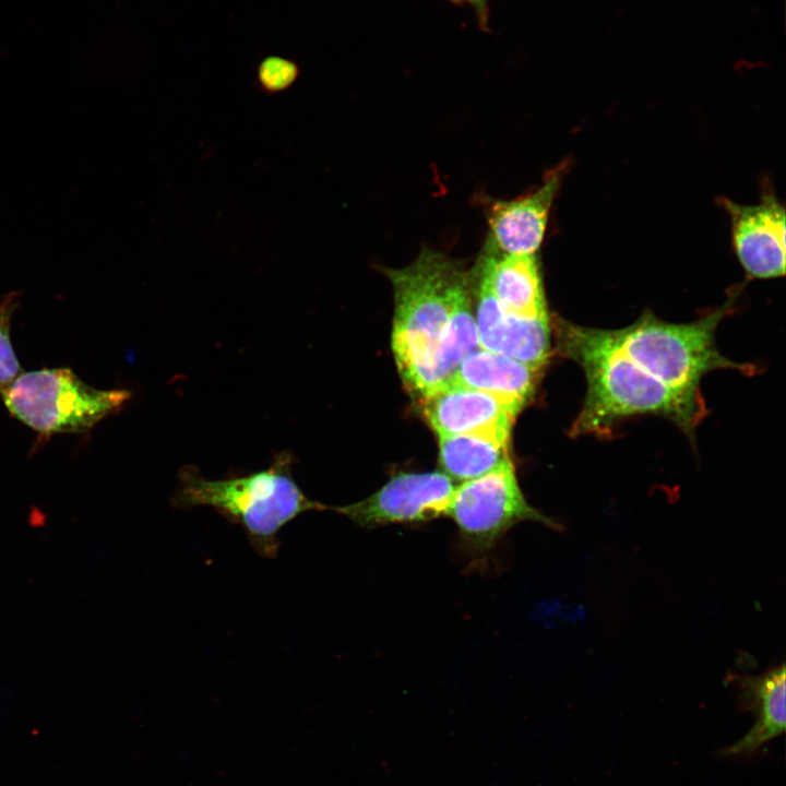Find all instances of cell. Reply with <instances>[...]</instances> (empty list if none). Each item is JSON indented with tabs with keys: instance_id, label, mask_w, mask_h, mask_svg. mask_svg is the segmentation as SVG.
<instances>
[{
	"instance_id": "cell-15",
	"label": "cell",
	"mask_w": 786,
	"mask_h": 786,
	"mask_svg": "<svg viewBox=\"0 0 786 786\" xmlns=\"http://www.w3.org/2000/svg\"><path fill=\"white\" fill-rule=\"evenodd\" d=\"M491 286L501 307L524 318L549 319L536 254H498L492 260Z\"/></svg>"
},
{
	"instance_id": "cell-10",
	"label": "cell",
	"mask_w": 786,
	"mask_h": 786,
	"mask_svg": "<svg viewBox=\"0 0 786 786\" xmlns=\"http://www.w3.org/2000/svg\"><path fill=\"white\" fill-rule=\"evenodd\" d=\"M420 402L438 436L478 434L508 443L515 417L523 408L512 401L462 386L441 388Z\"/></svg>"
},
{
	"instance_id": "cell-11",
	"label": "cell",
	"mask_w": 786,
	"mask_h": 786,
	"mask_svg": "<svg viewBox=\"0 0 786 786\" xmlns=\"http://www.w3.org/2000/svg\"><path fill=\"white\" fill-rule=\"evenodd\" d=\"M569 162L549 170L543 183L512 200H496L488 209L490 241L503 254H536L544 240L553 201Z\"/></svg>"
},
{
	"instance_id": "cell-17",
	"label": "cell",
	"mask_w": 786,
	"mask_h": 786,
	"mask_svg": "<svg viewBox=\"0 0 786 786\" xmlns=\"http://www.w3.org/2000/svg\"><path fill=\"white\" fill-rule=\"evenodd\" d=\"M17 306L16 291L7 294L0 301V389L22 372L10 336L11 320Z\"/></svg>"
},
{
	"instance_id": "cell-4",
	"label": "cell",
	"mask_w": 786,
	"mask_h": 786,
	"mask_svg": "<svg viewBox=\"0 0 786 786\" xmlns=\"http://www.w3.org/2000/svg\"><path fill=\"white\" fill-rule=\"evenodd\" d=\"M382 271L394 295L393 353L409 386L430 364L446 332L453 293L465 272L430 248L404 267Z\"/></svg>"
},
{
	"instance_id": "cell-12",
	"label": "cell",
	"mask_w": 786,
	"mask_h": 786,
	"mask_svg": "<svg viewBox=\"0 0 786 786\" xmlns=\"http://www.w3.org/2000/svg\"><path fill=\"white\" fill-rule=\"evenodd\" d=\"M475 318L472 312L466 273L455 286L446 332L430 364L408 386L424 397L443 388L463 359L479 349Z\"/></svg>"
},
{
	"instance_id": "cell-19",
	"label": "cell",
	"mask_w": 786,
	"mask_h": 786,
	"mask_svg": "<svg viewBox=\"0 0 786 786\" xmlns=\"http://www.w3.org/2000/svg\"><path fill=\"white\" fill-rule=\"evenodd\" d=\"M458 3H466L474 7L478 15L483 21H486L487 16V0H452Z\"/></svg>"
},
{
	"instance_id": "cell-5",
	"label": "cell",
	"mask_w": 786,
	"mask_h": 786,
	"mask_svg": "<svg viewBox=\"0 0 786 786\" xmlns=\"http://www.w3.org/2000/svg\"><path fill=\"white\" fill-rule=\"evenodd\" d=\"M0 395L13 417L49 436L88 431L118 413L132 393L126 389L93 388L70 368H44L21 372L0 389Z\"/></svg>"
},
{
	"instance_id": "cell-16",
	"label": "cell",
	"mask_w": 786,
	"mask_h": 786,
	"mask_svg": "<svg viewBox=\"0 0 786 786\" xmlns=\"http://www.w3.org/2000/svg\"><path fill=\"white\" fill-rule=\"evenodd\" d=\"M439 437V462L444 474L462 483L477 478L510 458L508 442L478 434Z\"/></svg>"
},
{
	"instance_id": "cell-1",
	"label": "cell",
	"mask_w": 786,
	"mask_h": 786,
	"mask_svg": "<svg viewBox=\"0 0 786 786\" xmlns=\"http://www.w3.org/2000/svg\"><path fill=\"white\" fill-rule=\"evenodd\" d=\"M557 349L583 370L586 392L571 437H607L622 420L657 415L687 436L706 416L705 404L690 402L633 362L614 342L609 330L576 325L557 318Z\"/></svg>"
},
{
	"instance_id": "cell-14",
	"label": "cell",
	"mask_w": 786,
	"mask_h": 786,
	"mask_svg": "<svg viewBox=\"0 0 786 786\" xmlns=\"http://www.w3.org/2000/svg\"><path fill=\"white\" fill-rule=\"evenodd\" d=\"M737 682L743 700L754 712L755 720L750 730L726 750L730 754L757 750L783 734L786 726L784 664L759 676L741 677Z\"/></svg>"
},
{
	"instance_id": "cell-9",
	"label": "cell",
	"mask_w": 786,
	"mask_h": 786,
	"mask_svg": "<svg viewBox=\"0 0 786 786\" xmlns=\"http://www.w3.org/2000/svg\"><path fill=\"white\" fill-rule=\"evenodd\" d=\"M730 217L735 253L749 278L769 279L785 274V209L772 191L761 201L743 205L723 198Z\"/></svg>"
},
{
	"instance_id": "cell-6",
	"label": "cell",
	"mask_w": 786,
	"mask_h": 786,
	"mask_svg": "<svg viewBox=\"0 0 786 786\" xmlns=\"http://www.w3.org/2000/svg\"><path fill=\"white\" fill-rule=\"evenodd\" d=\"M446 515L456 524L464 544L477 553L490 550L510 528L524 521L561 529L559 523L527 502L510 458L456 486Z\"/></svg>"
},
{
	"instance_id": "cell-7",
	"label": "cell",
	"mask_w": 786,
	"mask_h": 786,
	"mask_svg": "<svg viewBox=\"0 0 786 786\" xmlns=\"http://www.w3.org/2000/svg\"><path fill=\"white\" fill-rule=\"evenodd\" d=\"M455 487L444 473H401L360 501L325 510L365 528L426 522L448 514Z\"/></svg>"
},
{
	"instance_id": "cell-8",
	"label": "cell",
	"mask_w": 786,
	"mask_h": 786,
	"mask_svg": "<svg viewBox=\"0 0 786 786\" xmlns=\"http://www.w3.org/2000/svg\"><path fill=\"white\" fill-rule=\"evenodd\" d=\"M497 248L486 246L476 269V330L479 346L541 369L550 356V319L524 318L505 311L491 286Z\"/></svg>"
},
{
	"instance_id": "cell-2",
	"label": "cell",
	"mask_w": 786,
	"mask_h": 786,
	"mask_svg": "<svg viewBox=\"0 0 786 786\" xmlns=\"http://www.w3.org/2000/svg\"><path fill=\"white\" fill-rule=\"evenodd\" d=\"M293 463V456L282 452L265 469L225 479L205 478L195 466L186 465L178 473L172 504L215 509L242 526L261 556L272 558L286 524L303 512L325 510V504L309 499L295 481Z\"/></svg>"
},
{
	"instance_id": "cell-18",
	"label": "cell",
	"mask_w": 786,
	"mask_h": 786,
	"mask_svg": "<svg viewBox=\"0 0 786 786\" xmlns=\"http://www.w3.org/2000/svg\"><path fill=\"white\" fill-rule=\"evenodd\" d=\"M296 62L277 56L263 59L257 71V80L261 88L269 93H277L289 87L298 78Z\"/></svg>"
},
{
	"instance_id": "cell-3",
	"label": "cell",
	"mask_w": 786,
	"mask_h": 786,
	"mask_svg": "<svg viewBox=\"0 0 786 786\" xmlns=\"http://www.w3.org/2000/svg\"><path fill=\"white\" fill-rule=\"evenodd\" d=\"M740 290L693 322L670 323L645 311L632 324L609 332L616 345L641 369L681 397L705 404L700 384L706 373L717 369L755 372L754 366L734 361L716 347V329L735 306Z\"/></svg>"
},
{
	"instance_id": "cell-13",
	"label": "cell",
	"mask_w": 786,
	"mask_h": 786,
	"mask_svg": "<svg viewBox=\"0 0 786 786\" xmlns=\"http://www.w3.org/2000/svg\"><path fill=\"white\" fill-rule=\"evenodd\" d=\"M539 371L505 355L479 348L463 359L444 386L483 391L523 407L535 392Z\"/></svg>"
}]
</instances>
